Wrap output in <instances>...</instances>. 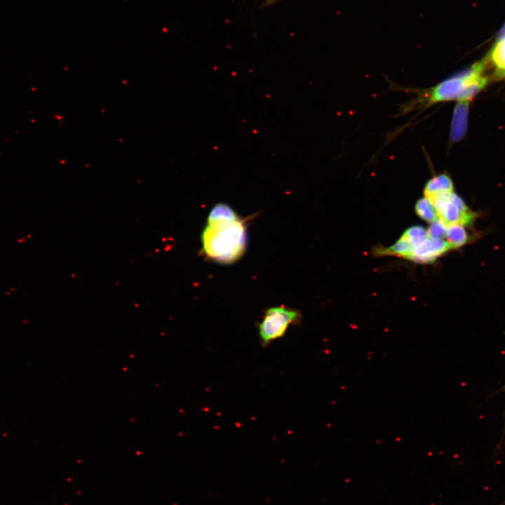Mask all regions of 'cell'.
I'll use <instances>...</instances> for the list:
<instances>
[{"label": "cell", "mask_w": 505, "mask_h": 505, "mask_svg": "<svg viewBox=\"0 0 505 505\" xmlns=\"http://www.w3.org/2000/svg\"><path fill=\"white\" fill-rule=\"evenodd\" d=\"M247 238L246 224L241 217L206 224L201 234L202 251L216 262L231 264L245 253Z\"/></svg>", "instance_id": "1"}, {"label": "cell", "mask_w": 505, "mask_h": 505, "mask_svg": "<svg viewBox=\"0 0 505 505\" xmlns=\"http://www.w3.org/2000/svg\"><path fill=\"white\" fill-rule=\"evenodd\" d=\"M487 58L431 88L424 90V93L419 96V102L422 103L423 107H427L440 102L454 100L459 101L466 88L483 76V72L487 62Z\"/></svg>", "instance_id": "2"}, {"label": "cell", "mask_w": 505, "mask_h": 505, "mask_svg": "<svg viewBox=\"0 0 505 505\" xmlns=\"http://www.w3.org/2000/svg\"><path fill=\"white\" fill-rule=\"evenodd\" d=\"M299 311L283 306L267 309L258 324V332L261 344L268 346L274 341L285 335L289 327L299 321Z\"/></svg>", "instance_id": "3"}, {"label": "cell", "mask_w": 505, "mask_h": 505, "mask_svg": "<svg viewBox=\"0 0 505 505\" xmlns=\"http://www.w3.org/2000/svg\"><path fill=\"white\" fill-rule=\"evenodd\" d=\"M426 199L433 206L437 217L447 226L471 224L476 216L454 191L436 194Z\"/></svg>", "instance_id": "4"}, {"label": "cell", "mask_w": 505, "mask_h": 505, "mask_svg": "<svg viewBox=\"0 0 505 505\" xmlns=\"http://www.w3.org/2000/svg\"><path fill=\"white\" fill-rule=\"evenodd\" d=\"M452 248L449 243L443 239L427 238L414 248L410 260L417 263H431Z\"/></svg>", "instance_id": "5"}, {"label": "cell", "mask_w": 505, "mask_h": 505, "mask_svg": "<svg viewBox=\"0 0 505 505\" xmlns=\"http://www.w3.org/2000/svg\"><path fill=\"white\" fill-rule=\"evenodd\" d=\"M469 101H458L454 109L450 139L455 142L462 139L467 128Z\"/></svg>", "instance_id": "6"}, {"label": "cell", "mask_w": 505, "mask_h": 505, "mask_svg": "<svg viewBox=\"0 0 505 505\" xmlns=\"http://www.w3.org/2000/svg\"><path fill=\"white\" fill-rule=\"evenodd\" d=\"M454 190L453 182L447 174H440L430 179L426 184L424 194L428 198L436 194L452 192Z\"/></svg>", "instance_id": "7"}, {"label": "cell", "mask_w": 505, "mask_h": 505, "mask_svg": "<svg viewBox=\"0 0 505 505\" xmlns=\"http://www.w3.org/2000/svg\"><path fill=\"white\" fill-rule=\"evenodd\" d=\"M413 250L414 247L412 243L406 238L401 236L400 239L393 245L389 248H376L375 252L379 256L394 255L410 260Z\"/></svg>", "instance_id": "8"}, {"label": "cell", "mask_w": 505, "mask_h": 505, "mask_svg": "<svg viewBox=\"0 0 505 505\" xmlns=\"http://www.w3.org/2000/svg\"><path fill=\"white\" fill-rule=\"evenodd\" d=\"M239 218L240 217L238 214L229 205L224 203H219L215 205L210 210L208 216L207 224L233 221Z\"/></svg>", "instance_id": "9"}, {"label": "cell", "mask_w": 505, "mask_h": 505, "mask_svg": "<svg viewBox=\"0 0 505 505\" xmlns=\"http://www.w3.org/2000/svg\"><path fill=\"white\" fill-rule=\"evenodd\" d=\"M445 237L447 238V241L452 248H460L464 245L469 238L464 226L457 224L447 226Z\"/></svg>", "instance_id": "10"}, {"label": "cell", "mask_w": 505, "mask_h": 505, "mask_svg": "<svg viewBox=\"0 0 505 505\" xmlns=\"http://www.w3.org/2000/svg\"><path fill=\"white\" fill-rule=\"evenodd\" d=\"M490 58L496 67L497 74L505 76V39L494 45L490 53Z\"/></svg>", "instance_id": "11"}, {"label": "cell", "mask_w": 505, "mask_h": 505, "mask_svg": "<svg viewBox=\"0 0 505 505\" xmlns=\"http://www.w3.org/2000/svg\"><path fill=\"white\" fill-rule=\"evenodd\" d=\"M415 210L416 214L427 222L431 223L438 219L433 206L426 198H420L417 201Z\"/></svg>", "instance_id": "12"}, {"label": "cell", "mask_w": 505, "mask_h": 505, "mask_svg": "<svg viewBox=\"0 0 505 505\" xmlns=\"http://www.w3.org/2000/svg\"><path fill=\"white\" fill-rule=\"evenodd\" d=\"M402 236L406 238L414 248L418 246L428 238L426 229L420 226H412L408 228Z\"/></svg>", "instance_id": "13"}, {"label": "cell", "mask_w": 505, "mask_h": 505, "mask_svg": "<svg viewBox=\"0 0 505 505\" xmlns=\"http://www.w3.org/2000/svg\"><path fill=\"white\" fill-rule=\"evenodd\" d=\"M447 226L438 218L432 222L426 232L430 239H443L445 237Z\"/></svg>", "instance_id": "14"}, {"label": "cell", "mask_w": 505, "mask_h": 505, "mask_svg": "<svg viewBox=\"0 0 505 505\" xmlns=\"http://www.w3.org/2000/svg\"><path fill=\"white\" fill-rule=\"evenodd\" d=\"M501 391H503L505 394V383L501 386V388L497 391V392H501ZM503 415H504V428H503L502 434H501V437L500 444H502V442L504 440V436H505V404H504Z\"/></svg>", "instance_id": "15"}, {"label": "cell", "mask_w": 505, "mask_h": 505, "mask_svg": "<svg viewBox=\"0 0 505 505\" xmlns=\"http://www.w3.org/2000/svg\"><path fill=\"white\" fill-rule=\"evenodd\" d=\"M505 39V23L498 32L496 37V42H499Z\"/></svg>", "instance_id": "16"}, {"label": "cell", "mask_w": 505, "mask_h": 505, "mask_svg": "<svg viewBox=\"0 0 505 505\" xmlns=\"http://www.w3.org/2000/svg\"><path fill=\"white\" fill-rule=\"evenodd\" d=\"M500 505H505V501H504Z\"/></svg>", "instance_id": "17"}]
</instances>
